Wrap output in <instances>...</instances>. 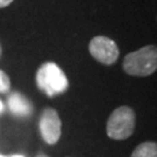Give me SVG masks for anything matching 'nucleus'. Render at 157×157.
I'll return each instance as SVG.
<instances>
[{
    "mask_svg": "<svg viewBox=\"0 0 157 157\" xmlns=\"http://www.w3.org/2000/svg\"><path fill=\"white\" fill-rule=\"evenodd\" d=\"M126 73L136 77H147L157 69V49L155 45H147L139 50L129 52L124 59Z\"/></svg>",
    "mask_w": 157,
    "mask_h": 157,
    "instance_id": "1",
    "label": "nucleus"
},
{
    "mask_svg": "<svg viewBox=\"0 0 157 157\" xmlns=\"http://www.w3.org/2000/svg\"><path fill=\"white\" fill-rule=\"evenodd\" d=\"M36 84L39 90L48 97L63 93L69 86L65 73L56 63L47 62L39 67L36 72Z\"/></svg>",
    "mask_w": 157,
    "mask_h": 157,
    "instance_id": "2",
    "label": "nucleus"
},
{
    "mask_svg": "<svg viewBox=\"0 0 157 157\" xmlns=\"http://www.w3.org/2000/svg\"><path fill=\"white\" fill-rule=\"evenodd\" d=\"M8 106L13 113L17 115H28L32 111V106L29 101L19 93H13L8 98Z\"/></svg>",
    "mask_w": 157,
    "mask_h": 157,
    "instance_id": "6",
    "label": "nucleus"
},
{
    "mask_svg": "<svg viewBox=\"0 0 157 157\" xmlns=\"http://www.w3.org/2000/svg\"><path fill=\"white\" fill-rule=\"evenodd\" d=\"M4 111V105H2V102L0 101V112H2Z\"/></svg>",
    "mask_w": 157,
    "mask_h": 157,
    "instance_id": "10",
    "label": "nucleus"
},
{
    "mask_svg": "<svg viewBox=\"0 0 157 157\" xmlns=\"http://www.w3.org/2000/svg\"><path fill=\"white\" fill-rule=\"evenodd\" d=\"M89 50L95 61L105 65H111L119 58V48L117 43L106 36H95L91 40Z\"/></svg>",
    "mask_w": 157,
    "mask_h": 157,
    "instance_id": "4",
    "label": "nucleus"
},
{
    "mask_svg": "<svg viewBox=\"0 0 157 157\" xmlns=\"http://www.w3.org/2000/svg\"><path fill=\"white\" fill-rule=\"evenodd\" d=\"M132 157H157V144L155 142H143L135 148Z\"/></svg>",
    "mask_w": 157,
    "mask_h": 157,
    "instance_id": "7",
    "label": "nucleus"
},
{
    "mask_svg": "<svg viewBox=\"0 0 157 157\" xmlns=\"http://www.w3.org/2000/svg\"><path fill=\"white\" fill-rule=\"evenodd\" d=\"M12 2H13V0H0V8L7 7L8 5H11Z\"/></svg>",
    "mask_w": 157,
    "mask_h": 157,
    "instance_id": "9",
    "label": "nucleus"
},
{
    "mask_svg": "<svg viewBox=\"0 0 157 157\" xmlns=\"http://www.w3.org/2000/svg\"><path fill=\"white\" fill-rule=\"evenodd\" d=\"M135 113L128 106L114 109L107 121V135L113 140H126L134 133Z\"/></svg>",
    "mask_w": 157,
    "mask_h": 157,
    "instance_id": "3",
    "label": "nucleus"
},
{
    "mask_svg": "<svg viewBox=\"0 0 157 157\" xmlns=\"http://www.w3.org/2000/svg\"><path fill=\"white\" fill-rule=\"evenodd\" d=\"M0 157H7V156H2V155H0ZM12 157H23V156H21V155H14V156H12Z\"/></svg>",
    "mask_w": 157,
    "mask_h": 157,
    "instance_id": "11",
    "label": "nucleus"
},
{
    "mask_svg": "<svg viewBox=\"0 0 157 157\" xmlns=\"http://www.w3.org/2000/svg\"><path fill=\"white\" fill-rule=\"evenodd\" d=\"M62 122L56 109L45 108L40 119V132L48 144H55L61 137Z\"/></svg>",
    "mask_w": 157,
    "mask_h": 157,
    "instance_id": "5",
    "label": "nucleus"
},
{
    "mask_svg": "<svg viewBox=\"0 0 157 157\" xmlns=\"http://www.w3.org/2000/svg\"><path fill=\"white\" fill-rule=\"evenodd\" d=\"M11 87V80L10 77L7 76V73L4 72L2 70H0V92L6 93Z\"/></svg>",
    "mask_w": 157,
    "mask_h": 157,
    "instance_id": "8",
    "label": "nucleus"
}]
</instances>
